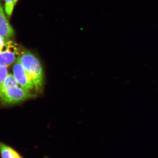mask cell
Returning a JSON list of instances; mask_svg holds the SVG:
<instances>
[{"mask_svg":"<svg viewBox=\"0 0 158 158\" xmlns=\"http://www.w3.org/2000/svg\"><path fill=\"white\" fill-rule=\"evenodd\" d=\"M34 94L21 87L13 75L9 74L2 87L0 98L5 103L13 104L32 98Z\"/></svg>","mask_w":158,"mask_h":158,"instance_id":"6da1fadb","label":"cell"},{"mask_svg":"<svg viewBox=\"0 0 158 158\" xmlns=\"http://www.w3.org/2000/svg\"><path fill=\"white\" fill-rule=\"evenodd\" d=\"M19 59L23 67L32 79L35 89L37 90L41 89L44 82V73L39 59L28 50L22 52Z\"/></svg>","mask_w":158,"mask_h":158,"instance_id":"7a4b0ae2","label":"cell"},{"mask_svg":"<svg viewBox=\"0 0 158 158\" xmlns=\"http://www.w3.org/2000/svg\"><path fill=\"white\" fill-rule=\"evenodd\" d=\"M21 52L17 44L9 38L5 48L0 53V65L8 67L15 62Z\"/></svg>","mask_w":158,"mask_h":158,"instance_id":"3957f363","label":"cell"},{"mask_svg":"<svg viewBox=\"0 0 158 158\" xmlns=\"http://www.w3.org/2000/svg\"><path fill=\"white\" fill-rule=\"evenodd\" d=\"M12 71L13 76L21 87L30 91L35 88L32 79L23 67L19 58L15 62Z\"/></svg>","mask_w":158,"mask_h":158,"instance_id":"277c9868","label":"cell"},{"mask_svg":"<svg viewBox=\"0 0 158 158\" xmlns=\"http://www.w3.org/2000/svg\"><path fill=\"white\" fill-rule=\"evenodd\" d=\"M15 35V31L7 19L3 10L2 5L0 2V36L10 38Z\"/></svg>","mask_w":158,"mask_h":158,"instance_id":"5b68a950","label":"cell"},{"mask_svg":"<svg viewBox=\"0 0 158 158\" xmlns=\"http://www.w3.org/2000/svg\"><path fill=\"white\" fill-rule=\"evenodd\" d=\"M0 158H24L14 147L0 141Z\"/></svg>","mask_w":158,"mask_h":158,"instance_id":"8992f818","label":"cell"},{"mask_svg":"<svg viewBox=\"0 0 158 158\" xmlns=\"http://www.w3.org/2000/svg\"><path fill=\"white\" fill-rule=\"evenodd\" d=\"M5 12L8 18L11 17L13 9L18 0H3Z\"/></svg>","mask_w":158,"mask_h":158,"instance_id":"52a82bcc","label":"cell"},{"mask_svg":"<svg viewBox=\"0 0 158 158\" xmlns=\"http://www.w3.org/2000/svg\"><path fill=\"white\" fill-rule=\"evenodd\" d=\"M8 75L9 74L7 67L0 65V94L3 84Z\"/></svg>","mask_w":158,"mask_h":158,"instance_id":"ba28073f","label":"cell"},{"mask_svg":"<svg viewBox=\"0 0 158 158\" xmlns=\"http://www.w3.org/2000/svg\"><path fill=\"white\" fill-rule=\"evenodd\" d=\"M9 38H5L0 36V53L3 51L6 46V42Z\"/></svg>","mask_w":158,"mask_h":158,"instance_id":"9c48e42d","label":"cell"},{"mask_svg":"<svg viewBox=\"0 0 158 158\" xmlns=\"http://www.w3.org/2000/svg\"><path fill=\"white\" fill-rule=\"evenodd\" d=\"M43 158H49L48 156H44V157Z\"/></svg>","mask_w":158,"mask_h":158,"instance_id":"30bf717a","label":"cell"}]
</instances>
